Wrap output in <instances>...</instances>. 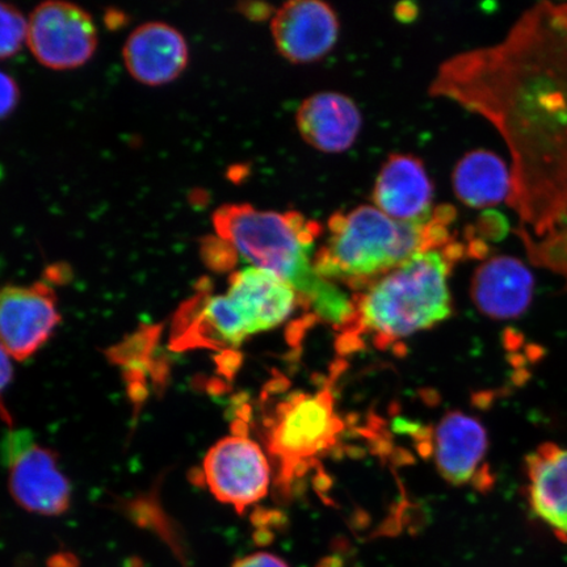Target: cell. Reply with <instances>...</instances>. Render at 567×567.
<instances>
[{
  "instance_id": "9c48e42d",
  "label": "cell",
  "mask_w": 567,
  "mask_h": 567,
  "mask_svg": "<svg viewBox=\"0 0 567 567\" xmlns=\"http://www.w3.org/2000/svg\"><path fill=\"white\" fill-rule=\"evenodd\" d=\"M276 48L293 63L321 60L337 44L339 20L328 3L292 0L282 4L271 21Z\"/></svg>"
},
{
  "instance_id": "30bf717a",
  "label": "cell",
  "mask_w": 567,
  "mask_h": 567,
  "mask_svg": "<svg viewBox=\"0 0 567 567\" xmlns=\"http://www.w3.org/2000/svg\"><path fill=\"white\" fill-rule=\"evenodd\" d=\"M339 421L328 394L296 396L275 423L274 451L287 463L313 457L334 442Z\"/></svg>"
},
{
  "instance_id": "3957f363",
  "label": "cell",
  "mask_w": 567,
  "mask_h": 567,
  "mask_svg": "<svg viewBox=\"0 0 567 567\" xmlns=\"http://www.w3.org/2000/svg\"><path fill=\"white\" fill-rule=\"evenodd\" d=\"M455 218L450 205L436 207L429 221L414 224L395 221L372 205L334 213L328 240L316 252L317 272L330 281L368 288L415 255L451 244Z\"/></svg>"
},
{
  "instance_id": "7402d4cb",
  "label": "cell",
  "mask_w": 567,
  "mask_h": 567,
  "mask_svg": "<svg viewBox=\"0 0 567 567\" xmlns=\"http://www.w3.org/2000/svg\"><path fill=\"white\" fill-rule=\"evenodd\" d=\"M231 567H290L282 558L271 553L259 551L237 559Z\"/></svg>"
},
{
  "instance_id": "8992f818",
  "label": "cell",
  "mask_w": 567,
  "mask_h": 567,
  "mask_svg": "<svg viewBox=\"0 0 567 567\" xmlns=\"http://www.w3.org/2000/svg\"><path fill=\"white\" fill-rule=\"evenodd\" d=\"M27 44L42 66L73 70L86 65L96 52L97 30L80 6L45 2L28 20Z\"/></svg>"
},
{
  "instance_id": "ba28073f",
  "label": "cell",
  "mask_w": 567,
  "mask_h": 567,
  "mask_svg": "<svg viewBox=\"0 0 567 567\" xmlns=\"http://www.w3.org/2000/svg\"><path fill=\"white\" fill-rule=\"evenodd\" d=\"M60 322L56 297L48 284L0 289V344L11 358H31L48 342Z\"/></svg>"
},
{
  "instance_id": "7a4b0ae2",
  "label": "cell",
  "mask_w": 567,
  "mask_h": 567,
  "mask_svg": "<svg viewBox=\"0 0 567 567\" xmlns=\"http://www.w3.org/2000/svg\"><path fill=\"white\" fill-rule=\"evenodd\" d=\"M217 237L226 240L251 267L278 275L318 318L343 326L357 316L354 301L315 266L322 228L299 212L260 210L250 204H226L213 215Z\"/></svg>"
},
{
  "instance_id": "6da1fadb",
  "label": "cell",
  "mask_w": 567,
  "mask_h": 567,
  "mask_svg": "<svg viewBox=\"0 0 567 567\" xmlns=\"http://www.w3.org/2000/svg\"><path fill=\"white\" fill-rule=\"evenodd\" d=\"M430 92L484 117L505 141L519 230L534 239L566 230L567 3L532 6L502 41L451 56Z\"/></svg>"
},
{
  "instance_id": "5bb4252c",
  "label": "cell",
  "mask_w": 567,
  "mask_h": 567,
  "mask_svg": "<svg viewBox=\"0 0 567 567\" xmlns=\"http://www.w3.org/2000/svg\"><path fill=\"white\" fill-rule=\"evenodd\" d=\"M226 293L236 303L251 336L279 328L301 301L286 280L257 267L233 274Z\"/></svg>"
},
{
  "instance_id": "cb8c5ba5",
  "label": "cell",
  "mask_w": 567,
  "mask_h": 567,
  "mask_svg": "<svg viewBox=\"0 0 567 567\" xmlns=\"http://www.w3.org/2000/svg\"><path fill=\"white\" fill-rule=\"evenodd\" d=\"M105 20L106 24L113 28V30H115V28L118 30L120 27L125 24L126 17L122 11L112 10L106 13Z\"/></svg>"
},
{
  "instance_id": "4fadbf2b",
  "label": "cell",
  "mask_w": 567,
  "mask_h": 567,
  "mask_svg": "<svg viewBox=\"0 0 567 567\" xmlns=\"http://www.w3.org/2000/svg\"><path fill=\"white\" fill-rule=\"evenodd\" d=\"M188 45L176 28L152 21L127 38L123 59L130 74L146 86H163L177 80L188 65Z\"/></svg>"
},
{
  "instance_id": "9a60e30c",
  "label": "cell",
  "mask_w": 567,
  "mask_h": 567,
  "mask_svg": "<svg viewBox=\"0 0 567 567\" xmlns=\"http://www.w3.org/2000/svg\"><path fill=\"white\" fill-rule=\"evenodd\" d=\"M301 137L319 152L343 153L357 141L361 113L352 99L338 92H321L305 99L297 111Z\"/></svg>"
},
{
  "instance_id": "ac0fdd59",
  "label": "cell",
  "mask_w": 567,
  "mask_h": 567,
  "mask_svg": "<svg viewBox=\"0 0 567 567\" xmlns=\"http://www.w3.org/2000/svg\"><path fill=\"white\" fill-rule=\"evenodd\" d=\"M452 186L466 207L485 209L508 200L512 194V167L498 154L476 148L457 162Z\"/></svg>"
},
{
  "instance_id": "2e32d148",
  "label": "cell",
  "mask_w": 567,
  "mask_h": 567,
  "mask_svg": "<svg viewBox=\"0 0 567 567\" xmlns=\"http://www.w3.org/2000/svg\"><path fill=\"white\" fill-rule=\"evenodd\" d=\"M526 472L532 513L567 543V449L538 445L526 457Z\"/></svg>"
},
{
  "instance_id": "ffe728a7",
  "label": "cell",
  "mask_w": 567,
  "mask_h": 567,
  "mask_svg": "<svg viewBox=\"0 0 567 567\" xmlns=\"http://www.w3.org/2000/svg\"><path fill=\"white\" fill-rule=\"evenodd\" d=\"M202 254L210 268L225 269L230 266L231 258L236 257L237 252L234 251V248L226 240L219 237H208L203 240Z\"/></svg>"
},
{
  "instance_id": "d6986e66",
  "label": "cell",
  "mask_w": 567,
  "mask_h": 567,
  "mask_svg": "<svg viewBox=\"0 0 567 567\" xmlns=\"http://www.w3.org/2000/svg\"><path fill=\"white\" fill-rule=\"evenodd\" d=\"M28 20L16 7L0 2V60L17 55L27 42Z\"/></svg>"
},
{
  "instance_id": "277c9868",
  "label": "cell",
  "mask_w": 567,
  "mask_h": 567,
  "mask_svg": "<svg viewBox=\"0 0 567 567\" xmlns=\"http://www.w3.org/2000/svg\"><path fill=\"white\" fill-rule=\"evenodd\" d=\"M470 252L458 240L415 255L382 276L354 302L360 323L373 334L395 340L434 328L452 315L450 276Z\"/></svg>"
},
{
  "instance_id": "44dd1931",
  "label": "cell",
  "mask_w": 567,
  "mask_h": 567,
  "mask_svg": "<svg viewBox=\"0 0 567 567\" xmlns=\"http://www.w3.org/2000/svg\"><path fill=\"white\" fill-rule=\"evenodd\" d=\"M20 101V90L16 80L0 71V120L9 117Z\"/></svg>"
},
{
  "instance_id": "603a6c76",
  "label": "cell",
  "mask_w": 567,
  "mask_h": 567,
  "mask_svg": "<svg viewBox=\"0 0 567 567\" xmlns=\"http://www.w3.org/2000/svg\"><path fill=\"white\" fill-rule=\"evenodd\" d=\"M12 373L13 370L10 353L3 349L2 344H0V416L4 417L7 422L10 421V415L7 413L2 400L3 393L12 380Z\"/></svg>"
},
{
  "instance_id": "5b68a950",
  "label": "cell",
  "mask_w": 567,
  "mask_h": 567,
  "mask_svg": "<svg viewBox=\"0 0 567 567\" xmlns=\"http://www.w3.org/2000/svg\"><path fill=\"white\" fill-rule=\"evenodd\" d=\"M0 455L9 472L13 499L27 512L59 516L71 503V486L54 453L35 441L28 430L7 432Z\"/></svg>"
},
{
  "instance_id": "7c38bea8",
  "label": "cell",
  "mask_w": 567,
  "mask_h": 567,
  "mask_svg": "<svg viewBox=\"0 0 567 567\" xmlns=\"http://www.w3.org/2000/svg\"><path fill=\"white\" fill-rule=\"evenodd\" d=\"M535 287V276L523 260L512 255H495L474 272L471 296L482 315L509 321L527 313Z\"/></svg>"
},
{
  "instance_id": "e0dca14e",
  "label": "cell",
  "mask_w": 567,
  "mask_h": 567,
  "mask_svg": "<svg viewBox=\"0 0 567 567\" xmlns=\"http://www.w3.org/2000/svg\"><path fill=\"white\" fill-rule=\"evenodd\" d=\"M487 431L476 417L452 411L435 432V461L443 478L452 485L471 484L487 455Z\"/></svg>"
},
{
  "instance_id": "52a82bcc",
  "label": "cell",
  "mask_w": 567,
  "mask_h": 567,
  "mask_svg": "<svg viewBox=\"0 0 567 567\" xmlns=\"http://www.w3.org/2000/svg\"><path fill=\"white\" fill-rule=\"evenodd\" d=\"M203 472L210 493L238 512L264 499L271 484V467L264 450L243 435L225 437L213 445Z\"/></svg>"
},
{
  "instance_id": "8fae6325",
  "label": "cell",
  "mask_w": 567,
  "mask_h": 567,
  "mask_svg": "<svg viewBox=\"0 0 567 567\" xmlns=\"http://www.w3.org/2000/svg\"><path fill=\"white\" fill-rule=\"evenodd\" d=\"M374 207L399 223H425L434 216V186L423 162L393 154L382 165L373 188Z\"/></svg>"
}]
</instances>
